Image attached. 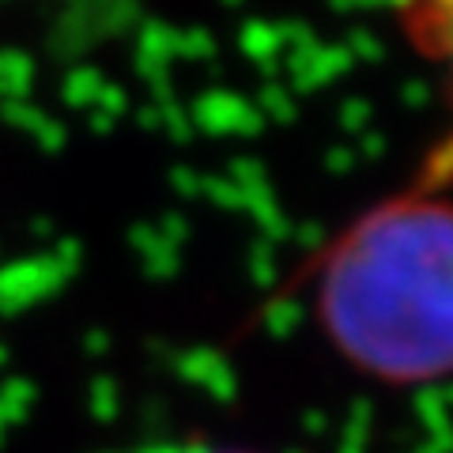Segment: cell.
Returning <instances> with one entry per match:
<instances>
[{
	"mask_svg": "<svg viewBox=\"0 0 453 453\" xmlns=\"http://www.w3.org/2000/svg\"><path fill=\"white\" fill-rule=\"evenodd\" d=\"M333 329L396 378L453 366V216L408 208L366 226L329 280Z\"/></svg>",
	"mask_w": 453,
	"mask_h": 453,
	"instance_id": "cell-1",
	"label": "cell"
},
{
	"mask_svg": "<svg viewBox=\"0 0 453 453\" xmlns=\"http://www.w3.org/2000/svg\"><path fill=\"white\" fill-rule=\"evenodd\" d=\"M223 453H234V449H223Z\"/></svg>",
	"mask_w": 453,
	"mask_h": 453,
	"instance_id": "cell-3",
	"label": "cell"
},
{
	"mask_svg": "<svg viewBox=\"0 0 453 453\" xmlns=\"http://www.w3.org/2000/svg\"><path fill=\"white\" fill-rule=\"evenodd\" d=\"M401 35L427 61L453 103V0H393Z\"/></svg>",
	"mask_w": 453,
	"mask_h": 453,
	"instance_id": "cell-2",
	"label": "cell"
}]
</instances>
